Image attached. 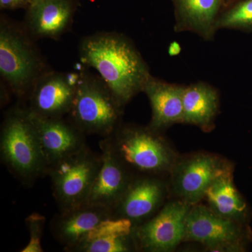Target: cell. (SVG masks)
<instances>
[{"label": "cell", "instance_id": "1", "mask_svg": "<svg viewBox=\"0 0 252 252\" xmlns=\"http://www.w3.org/2000/svg\"><path fill=\"white\" fill-rule=\"evenodd\" d=\"M81 63L94 68L124 106L142 92L152 74L140 51L127 36L99 32L86 36L79 47Z\"/></svg>", "mask_w": 252, "mask_h": 252}, {"label": "cell", "instance_id": "2", "mask_svg": "<svg viewBox=\"0 0 252 252\" xmlns=\"http://www.w3.org/2000/svg\"><path fill=\"white\" fill-rule=\"evenodd\" d=\"M24 25L1 18L0 74L10 92L27 100L36 80L49 68Z\"/></svg>", "mask_w": 252, "mask_h": 252}, {"label": "cell", "instance_id": "3", "mask_svg": "<svg viewBox=\"0 0 252 252\" xmlns=\"http://www.w3.org/2000/svg\"><path fill=\"white\" fill-rule=\"evenodd\" d=\"M1 161L23 185L31 187L47 175L48 164L26 107L5 114L0 132Z\"/></svg>", "mask_w": 252, "mask_h": 252}, {"label": "cell", "instance_id": "4", "mask_svg": "<svg viewBox=\"0 0 252 252\" xmlns=\"http://www.w3.org/2000/svg\"><path fill=\"white\" fill-rule=\"evenodd\" d=\"M103 140L114 155L134 175H156L171 171L175 155L159 131L121 124Z\"/></svg>", "mask_w": 252, "mask_h": 252}, {"label": "cell", "instance_id": "5", "mask_svg": "<svg viewBox=\"0 0 252 252\" xmlns=\"http://www.w3.org/2000/svg\"><path fill=\"white\" fill-rule=\"evenodd\" d=\"M124 107L102 78L84 71L67 117L86 135L103 138L122 124Z\"/></svg>", "mask_w": 252, "mask_h": 252}, {"label": "cell", "instance_id": "6", "mask_svg": "<svg viewBox=\"0 0 252 252\" xmlns=\"http://www.w3.org/2000/svg\"><path fill=\"white\" fill-rule=\"evenodd\" d=\"M101 162V154L86 145L50 165L47 175L60 211L85 204Z\"/></svg>", "mask_w": 252, "mask_h": 252}, {"label": "cell", "instance_id": "7", "mask_svg": "<svg viewBox=\"0 0 252 252\" xmlns=\"http://www.w3.org/2000/svg\"><path fill=\"white\" fill-rule=\"evenodd\" d=\"M190 207L180 200L170 202L149 220L134 226L136 250L166 252L177 248L185 240L186 219Z\"/></svg>", "mask_w": 252, "mask_h": 252}, {"label": "cell", "instance_id": "8", "mask_svg": "<svg viewBox=\"0 0 252 252\" xmlns=\"http://www.w3.org/2000/svg\"><path fill=\"white\" fill-rule=\"evenodd\" d=\"M79 73L50 69L36 80L30 93L26 108L38 117H67L77 91Z\"/></svg>", "mask_w": 252, "mask_h": 252}, {"label": "cell", "instance_id": "9", "mask_svg": "<svg viewBox=\"0 0 252 252\" xmlns=\"http://www.w3.org/2000/svg\"><path fill=\"white\" fill-rule=\"evenodd\" d=\"M230 167L215 156L198 154L175 162L172 189L180 200L190 206L205 198L212 182Z\"/></svg>", "mask_w": 252, "mask_h": 252}, {"label": "cell", "instance_id": "10", "mask_svg": "<svg viewBox=\"0 0 252 252\" xmlns=\"http://www.w3.org/2000/svg\"><path fill=\"white\" fill-rule=\"evenodd\" d=\"M241 239V230L235 220L220 216L204 205L190 207L184 241L196 242L217 251L238 249Z\"/></svg>", "mask_w": 252, "mask_h": 252}, {"label": "cell", "instance_id": "11", "mask_svg": "<svg viewBox=\"0 0 252 252\" xmlns=\"http://www.w3.org/2000/svg\"><path fill=\"white\" fill-rule=\"evenodd\" d=\"M165 184L156 175H135L125 193L113 207V218L130 220L134 226L149 220L161 207Z\"/></svg>", "mask_w": 252, "mask_h": 252}, {"label": "cell", "instance_id": "12", "mask_svg": "<svg viewBox=\"0 0 252 252\" xmlns=\"http://www.w3.org/2000/svg\"><path fill=\"white\" fill-rule=\"evenodd\" d=\"M29 113L48 168L86 147V135L68 118L38 117Z\"/></svg>", "mask_w": 252, "mask_h": 252}, {"label": "cell", "instance_id": "13", "mask_svg": "<svg viewBox=\"0 0 252 252\" xmlns=\"http://www.w3.org/2000/svg\"><path fill=\"white\" fill-rule=\"evenodd\" d=\"M109 218H113L109 209L83 204L61 210L51 220V233L64 251L72 252L100 222Z\"/></svg>", "mask_w": 252, "mask_h": 252}, {"label": "cell", "instance_id": "14", "mask_svg": "<svg viewBox=\"0 0 252 252\" xmlns=\"http://www.w3.org/2000/svg\"><path fill=\"white\" fill-rule=\"evenodd\" d=\"M99 147L102 162L85 204L112 210L135 175L118 160L103 139Z\"/></svg>", "mask_w": 252, "mask_h": 252}, {"label": "cell", "instance_id": "15", "mask_svg": "<svg viewBox=\"0 0 252 252\" xmlns=\"http://www.w3.org/2000/svg\"><path fill=\"white\" fill-rule=\"evenodd\" d=\"M73 14L71 0H34L23 25L34 39H59L70 28Z\"/></svg>", "mask_w": 252, "mask_h": 252}, {"label": "cell", "instance_id": "16", "mask_svg": "<svg viewBox=\"0 0 252 252\" xmlns=\"http://www.w3.org/2000/svg\"><path fill=\"white\" fill-rule=\"evenodd\" d=\"M175 11L176 32H190L205 41H212L225 0H171Z\"/></svg>", "mask_w": 252, "mask_h": 252}, {"label": "cell", "instance_id": "17", "mask_svg": "<svg viewBox=\"0 0 252 252\" xmlns=\"http://www.w3.org/2000/svg\"><path fill=\"white\" fill-rule=\"evenodd\" d=\"M184 86L171 84L152 75L149 77L142 89L152 107L149 127L160 132L168 126L183 123Z\"/></svg>", "mask_w": 252, "mask_h": 252}, {"label": "cell", "instance_id": "18", "mask_svg": "<svg viewBox=\"0 0 252 252\" xmlns=\"http://www.w3.org/2000/svg\"><path fill=\"white\" fill-rule=\"evenodd\" d=\"M183 107L184 124L208 130L220 109L218 91L203 81L184 86Z\"/></svg>", "mask_w": 252, "mask_h": 252}, {"label": "cell", "instance_id": "19", "mask_svg": "<svg viewBox=\"0 0 252 252\" xmlns=\"http://www.w3.org/2000/svg\"><path fill=\"white\" fill-rule=\"evenodd\" d=\"M205 198L212 211L225 218L235 220L245 210V203L233 185L230 167L212 182Z\"/></svg>", "mask_w": 252, "mask_h": 252}, {"label": "cell", "instance_id": "20", "mask_svg": "<svg viewBox=\"0 0 252 252\" xmlns=\"http://www.w3.org/2000/svg\"><path fill=\"white\" fill-rule=\"evenodd\" d=\"M217 31L252 32V0H236L227 5L217 20Z\"/></svg>", "mask_w": 252, "mask_h": 252}, {"label": "cell", "instance_id": "21", "mask_svg": "<svg viewBox=\"0 0 252 252\" xmlns=\"http://www.w3.org/2000/svg\"><path fill=\"white\" fill-rule=\"evenodd\" d=\"M136 250L132 234L93 239L78 245L72 252H127Z\"/></svg>", "mask_w": 252, "mask_h": 252}, {"label": "cell", "instance_id": "22", "mask_svg": "<svg viewBox=\"0 0 252 252\" xmlns=\"http://www.w3.org/2000/svg\"><path fill=\"white\" fill-rule=\"evenodd\" d=\"M133 228V223L127 219H107L100 222L95 228L88 235L84 242L93 240V239L113 236V235H131Z\"/></svg>", "mask_w": 252, "mask_h": 252}, {"label": "cell", "instance_id": "23", "mask_svg": "<svg viewBox=\"0 0 252 252\" xmlns=\"http://www.w3.org/2000/svg\"><path fill=\"white\" fill-rule=\"evenodd\" d=\"M46 217L39 213H32L26 219V225L29 232L28 245L21 252H43L41 239L45 227Z\"/></svg>", "mask_w": 252, "mask_h": 252}, {"label": "cell", "instance_id": "24", "mask_svg": "<svg viewBox=\"0 0 252 252\" xmlns=\"http://www.w3.org/2000/svg\"><path fill=\"white\" fill-rule=\"evenodd\" d=\"M30 0H0V7L3 9H15L28 6Z\"/></svg>", "mask_w": 252, "mask_h": 252}, {"label": "cell", "instance_id": "25", "mask_svg": "<svg viewBox=\"0 0 252 252\" xmlns=\"http://www.w3.org/2000/svg\"><path fill=\"white\" fill-rule=\"evenodd\" d=\"M169 54L171 56H177L180 54L181 51V47L180 44L177 42H172L169 47Z\"/></svg>", "mask_w": 252, "mask_h": 252}, {"label": "cell", "instance_id": "26", "mask_svg": "<svg viewBox=\"0 0 252 252\" xmlns=\"http://www.w3.org/2000/svg\"><path fill=\"white\" fill-rule=\"evenodd\" d=\"M236 1V0H225V6H226L227 5L229 4H230V3L233 2V1Z\"/></svg>", "mask_w": 252, "mask_h": 252}, {"label": "cell", "instance_id": "27", "mask_svg": "<svg viewBox=\"0 0 252 252\" xmlns=\"http://www.w3.org/2000/svg\"><path fill=\"white\" fill-rule=\"evenodd\" d=\"M34 1V0H30V4L32 2V1Z\"/></svg>", "mask_w": 252, "mask_h": 252}]
</instances>
